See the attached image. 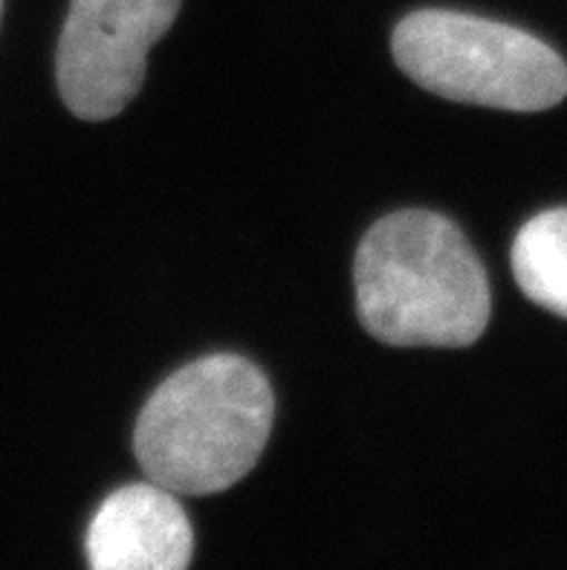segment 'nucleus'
Listing matches in <instances>:
<instances>
[{
  "instance_id": "obj_6",
  "label": "nucleus",
  "mask_w": 567,
  "mask_h": 570,
  "mask_svg": "<svg viewBox=\"0 0 567 570\" xmlns=\"http://www.w3.org/2000/svg\"><path fill=\"white\" fill-rule=\"evenodd\" d=\"M512 273L530 302L567 318V206L541 212L518 229Z\"/></svg>"
},
{
  "instance_id": "obj_3",
  "label": "nucleus",
  "mask_w": 567,
  "mask_h": 570,
  "mask_svg": "<svg viewBox=\"0 0 567 570\" xmlns=\"http://www.w3.org/2000/svg\"><path fill=\"white\" fill-rule=\"evenodd\" d=\"M394 61L434 96L498 110H547L567 96V65L545 41L478 14L420 9L391 38Z\"/></svg>"
},
{
  "instance_id": "obj_2",
  "label": "nucleus",
  "mask_w": 567,
  "mask_h": 570,
  "mask_svg": "<svg viewBox=\"0 0 567 570\" xmlns=\"http://www.w3.org/2000/svg\"><path fill=\"white\" fill-rule=\"evenodd\" d=\"M273 417V385L264 371L235 354L203 356L168 376L145 403L134 452L154 484L174 495H212L258 463Z\"/></svg>"
},
{
  "instance_id": "obj_4",
  "label": "nucleus",
  "mask_w": 567,
  "mask_h": 570,
  "mask_svg": "<svg viewBox=\"0 0 567 570\" xmlns=\"http://www.w3.org/2000/svg\"><path fill=\"white\" fill-rule=\"evenodd\" d=\"M183 0H72L58 38V90L87 122L123 114L145 81L154 43Z\"/></svg>"
},
{
  "instance_id": "obj_5",
  "label": "nucleus",
  "mask_w": 567,
  "mask_h": 570,
  "mask_svg": "<svg viewBox=\"0 0 567 570\" xmlns=\"http://www.w3.org/2000/svg\"><path fill=\"white\" fill-rule=\"evenodd\" d=\"M85 550L90 570H188L194 535L174 492L139 481L101 501Z\"/></svg>"
},
{
  "instance_id": "obj_1",
  "label": "nucleus",
  "mask_w": 567,
  "mask_h": 570,
  "mask_svg": "<svg viewBox=\"0 0 567 570\" xmlns=\"http://www.w3.org/2000/svg\"><path fill=\"white\" fill-rule=\"evenodd\" d=\"M356 313L397 347H467L489 325V282L449 217L405 209L377 220L353 261Z\"/></svg>"
},
{
  "instance_id": "obj_7",
  "label": "nucleus",
  "mask_w": 567,
  "mask_h": 570,
  "mask_svg": "<svg viewBox=\"0 0 567 570\" xmlns=\"http://www.w3.org/2000/svg\"><path fill=\"white\" fill-rule=\"evenodd\" d=\"M0 9H3V0H0Z\"/></svg>"
}]
</instances>
